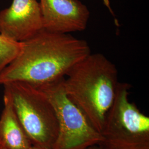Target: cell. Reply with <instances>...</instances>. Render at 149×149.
I'll return each mask as SVG.
<instances>
[{"label": "cell", "mask_w": 149, "mask_h": 149, "mask_svg": "<svg viewBox=\"0 0 149 149\" xmlns=\"http://www.w3.org/2000/svg\"><path fill=\"white\" fill-rule=\"evenodd\" d=\"M91 53L83 39L43 29L22 42L19 53L0 72V85L21 81L39 87L64 77Z\"/></svg>", "instance_id": "obj_1"}, {"label": "cell", "mask_w": 149, "mask_h": 149, "mask_svg": "<svg viewBox=\"0 0 149 149\" xmlns=\"http://www.w3.org/2000/svg\"><path fill=\"white\" fill-rule=\"evenodd\" d=\"M3 149H6L5 148H3Z\"/></svg>", "instance_id": "obj_13"}, {"label": "cell", "mask_w": 149, "mask_h": 149, "mask_svg": "<svg viewBox=\"0 0 149 149\" xmlns=\"http://www.w3.org/2000/svg\"><path fill=\"white\" fill-rule=\"evenodd\" d=\"M44 29L70 33L86 29L90 12L79 0H40Z\"/></svg>", "instance_id": "obj_7"}, {"label": "cell", "mask_w": 149, "mask_h": 149, "mask_svg": "<svg viewBox=\"0 0 149 149\" xmlns=\"http://www.w3.org/2000/svg\"><path fill=\"white\" fill-rule=\"evenodd\" d=\"M66 76L67 96L100 133L116 94L119 82L116 65L102 54L91 53Z\"/></svg>", "instance_id": "obj_2"}, {"label": "cell", "mask_w": 149, "mask_h": 149, "mask_svg": "<svg viewBox=\"0 0 149 149\" xmlns=\"http://www.w3.org/2000/svg\"><path fill=\"white\" fill-rule=\"evenodd\" d=\"M86 149H103L102 148H101V146H100L99 145L98 146H96V145H93V146H90L87 148H86Z\"/></svg>", "instance_id": "obj_11"}, {"label": "cell", "mask_w": 149, "mask_h": 149, "mask_svg": "<svg viewBox=\"0 0 149 149\" xmlns=\"http://www.w3.org/2000/svg\"><path fill=\"white\" fill-rule=\"evenodd\" d=\"M130 85L118 82L98 145L103 149H149V117L128 98Z\"/></svg>", "instance_id": "obj_3"}, {"label": "cell", "mask_w": 149, "mask_h": 149, "mask_svg": "<svg viewBox=\"0 0 149 149\" xmlns=\"http://www.w3.org/2000/svg\"><path fill=\"white\" fill-rule=\"evenodd\" d=\"M44 29L42 11L37 0H13L0 11V34L23 42Z\"/></svg>", "instance_id": "obj_6"}, {"label": "cell", "mask_w": 149, "mask_h": 149, "mask_svg": "<svg viewBox=\"0 0 149 149\" xmlns=\"http://www.w3.org/2000/svg\"><path fill=\"white\" fill-rule=\"evenodd\" d=\"M4 107L0 118V143L6 149H29L32 143L16 115L8 86L4 85Z\"/></svg>", "instance_id": "obj_8"}, {"label": "cell", "mask_w": 149, "mask_h": 149, "mask_svg": "<svg viewBox=\"0 0 149 149\" xmlns=\"http://www.w3.org/2000/svg\"><path fill=\"white\" fill-rule=\"evenodd\" d=\"M22 48V42L9 39L0 34V72L16 58Z\"/></svg>", "instance_id": "obj_9"}, {"label": "cell", "mask_w": 149, "mask_h": 149, "mask_svg": "<svg viewBox=\"0 0 149 149\" xmlns=\"http://www.w3.org/2000/svg\"><path fill=\"white\" fill-rule=\"evenodd\" d=\"M65 77L38 87L52 103L58 122V134L52 149H86L98 145L101 134L68 97Z\"/></svg>", "instance_id": "obj_5"}, {"label": "cell", "mask_w": 149, "mask_h": 149, "mask_svg": "<svg viewBox=\"0 0 149 149\" xmlns=\"http://www.w3.org/2000/svg\"><path fill=\"white\" fill-rule=\"evenodd\" d=\"M11 93L14 109L32 145L52 149L58 134L53 107L43 91L24 82L5 84Z\"/></svg>", "instance_id": "obj_4"}, {"label": "cell", "mask_w": 149, "mask_h": 149, "mask_svg": "<svg viewBox=\"0 0 149 149\" xmlns=\"http://www.w3.org/2000/svg\"><path fill=\"white\" fill-rule=\"evenodd\" d=\"M29 149H48L37 145H32Z\"/></svg>", "instance_id": "obj_10"}, {"label": "cell", "mask_w": 149, "mask_h": 149, "mask_svg": "<svg viewBox=\"0 0 149 149\" xmlns=\"http://www.w3.org/2000/svg\"><path fill=\"white\" fill-rule=\"evenodd\" d=\"M3 146H2V145L0 143V149H3Z\"/></svg>", "instance_id": "obj_12"}]
</instances>
